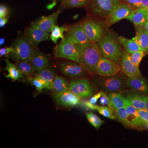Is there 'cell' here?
<instances>
[{
    "mask_svg": "<svg viewBox=\"0 0 148 148\" xmlns=\"http://www.w3.org/2000/svg\"><path fill=\"white\" fill-rule=\"evenodd\" d=\"M102 55L119 64L123 50L119 36L112 29L97 42Z\"/></svg>",
    "mask_w": 148,
    "mask_h": 148,
    "instance_id": "6da1fadb",
    "label": "cell"
},
{
    "mask_svg": "<svg viewBox=\"0 0 148 148\" xmlns=\"http://www.w3.org/2000/svg\"><path fill=\"white\" fill-rule=\"evenodd\" d=\"M81 63L83 64L92 76L96 74L97 66L103 56L97 42L76 45Z\"/></svg>",
    "mask_w": 148,
    "mask_h": 148,
    "instance_id": "7a4b0ae2",
    "label": "cell"
},
{
    "mask_svg": "<svg viewBox=\"0 0 148 148\" xmlns=\"http://www.w3.org/2000/svg\"><path fill=\"white\" fill-rule=\"evenodd\" d=\"M84 30L91 42H97L109 32L106 20L88 14L81 21Z\"/></svg>",
    "mask_w": 148,
    "mask_h": 148,
    "instance_id": "3957f363",
    "label": "cell"
},
{
    "mask_svg": "<svg viewBox=\"0 0 148 148\" xmlns=\"http://www.w3.org/2000/svg\"><path fill=\"white\" fill-rule=\"evenodd\" d=\"M121 3L120 0H89L86 9L88 14L106 20Z\"/></svg>",
    "mask_w": 148,
    "mask_h": 148,
    "instance_id": "277c9868",
    "label": "cell"
},
{
    "mask_svg": "<svg viewBox=\"0 0 148 148\" xmlns=\"http://www.w3.org/2000/svg\"><path fill=\"white\" fill-rule=\"evenodd\" d=\"M54 55L57 58H66L81 63L76 45L73 42L67 32L65 38L62 40L54 48Z\"/></svg>",
    "mask_w": 148,
    "mask_h": 148,
    "instance_id": "5b68a950",
    "label": "cell"
},
{
    "mask_svg": "<svg viewBox=\"0 0 148 148\" xmlns=\"http://www.w3.org/2000/svg\"><path fill=\"white\" fill-rule=\"evenodd\" d=\"M58 68L62 73L72 79H89L92 76L83 64L76 61H64L58 64Z\"/></svg>",
    "mask_w": 148,
    "mask_h": 148,
    "instance_id": "8992f818",
    "label": "cell"
},
{
    "mask_svg": "<svg viewBox=\"0 0 148 148\" xmlns=\"http://www.w3.org/2000/svg\"><path fill=\"white\" fill-rule=\"evenodd\" d=\"M11 47L13 51L10 54V57L17 61H31L35 47L29 43L25 37L18 38Z\"/></svg>",
    "mask_w": 148,
    "mask_h": 148,
    "instance_id": "52a82bcc",
    "label": "cell"
},
{
    "mask_svg": "<svg viewBox=\"0 0 148 148\" xmlns=\"http://www.w3.org/2000/svg\"><path fill=\"white\" fill-rule=\"evenodd\" d=\"M69 90L79 98H88L93 95V89L89 79H72Z\"/></svg>",
    "mask_w": 148,
    "mask_h": 148,
    "instance_id": "ba28073f",
    "label": "cell"
},
{
    "mask_svg": "<svg viewBox=\"0 0 148 148\" xmlns=\"http://www.w3.org/2000/svg\"><path fill=\"white\" fill-rule=\"evenodd\" d=\"M124 75L122 74L108 77L101 80V87L106 92H115L119 91L125 87L127 82Z\"/></svg>",
    "mask_w": 148,
    "mask_h": 148,
    "instance_id": "9c48e42d",
    "label": "cell"
},
{
    "mask_svg": "<svg viewBox=\"0 0 148 148\" xmlns=\"http://www.w3.org/2000/svg\"><path fill=\"white\" fill-rule=\"evenodd\" d=\"M120 71L119 64L103 56L97 66L96 74L103 77L113 76L118 74Z\"/></svg>",
    "mask_w": 148,
    "mask_h": 148,
    "instance_id": "30bf717a",
    "label": "cell"
},
{
    "mask_svg": "<svg viewBox=\"0 0 148 148\" xmlns=\"http://www.w3.org/2000/svg\"><path fill=\"white\" fill-rule=\"evenodd\" d=\"M56 105L58 107L66 108L78 105L79 98L70 90L51 95Z\"/></svg>",
    "mask_w": 148,
    "mask_h": 148,
    "instance_id": "8fae6325",
    "label": "cell"
},
{
    "mask_svg": "<svg viewBox=\"0 0 148 148\" xmlns=\"http://www.w3.org/2000/svg\"><path fill=\"white\" fill-rule=\"evenodd\" d=\"M119 64L121 71L127 77H134L142 75L139 67L132 63L130 54L125 49L123 50Z\"/></svg>",
    "mask_w": 148,
    "mask_h": 148,
    "instance_id": "7c38bea8",
    "label": "cell"
},
{
    "mask_svg": "<svg viewBox=\"0 0 148 148\" xmlns=\"http://www.w3.org/2000/svg\"><path fill=\"white\" fill-rule=\"evenodd\" d=\"M60 13L61 11L57 10L56 12L49 16H41L32 22L30 27L49 33L51 32Z\"/></svg>",
    "mask_w": 148,
    "mask_h": 148,
    "instance_id": "4fadbf2b",
    "label": "cell"
},
{
    "mask_svg": "<svg viewBox=\"0 0 148 148\" xmlns=\"http://www.w3.org/2000/svg\"><path fill=\"white\" fill-rule=\"evenodd\" d=\"M24 33L27 41L34 47H36L40 43L48 40L49 38L48 32L30 27L25 29Z\"/></svg>",
    "mask_w": 148,
    "mask_h": 148,
    "instance_id": "5bb4252c",
    "label": "cell"
},
{
    "mask_svg": "<svg viewBox=\"0 0 148 148\" xmlns=\"http://www.w3.org/2000/svg\"><path fill=\"white\" fill-rule=\"evenodd\" d=\"M68 28L66 32L75 44H83L90 42L80 22L71 25Z\"/></svg>",
    "mask_w": 148,
    "mask_h": 148,
    "instance_id": "9a60e30c",
    "label": "cell"
},
{
    "mask_svg": "<svg viewBox=\"0 0 148 148\" xmlns=\"http://www.w3.org/2000/svg\"><path fill=\"white\" fill-rule=\"evenodd\" d=\"M135 10L127 5L121 3L114 10L106 21L110 27L121 19L126 18Z\"/></svg>",
    "mask_w": 148,
    "mask_h": 148,
    "instance_id": "2e32d148",
    "label": "cell"
},
{
    "mask_svg": "<svg viewBox=\"0 0 148 148\" xmlns=\"http://www.w3.org/2000/svg\"><path fill=\"white\" fill-rule=\"evenodd\" d=\"M126 84L127 87L136 92L148 94V83L142 75L127 78Z\"/></svg>",
    "mask_w": 148,
    "mask_h": 148,
    "instance_id": "e0dca14e",
    "label": "cell"
},
{
    "mask_svg": "<svg viewBox=\"0 0 148 148\" xmlns=\"http://www.w3.org/2000/svg\"><path fill=\"white\" fill-rule=\"evenodd\" d=\"M125 106L127 114L126 124L127 126L137 128L145 127L146 124L141 119L138 110L130 105H126Z\"/></svg>",
    "mask_w": 148,
    "mask_h": 148,
    "instance_id": "ac0fdd59",
    "label": "cell"
},
{
    "mask_svg": "<svg viewBox=\"0 0 148 148\" xmlns=\"http://www.w3.org/2000/svg\"><path fill=\"white\" fill-rule=\"evenodd\" d=\"M30 62L36 72L49 66V57L48 54L42 53L35 48Z\"/></svg>",
    "mask_w": 148,
    "mask_h": 148,
    "instance_id": "d6986e66",
    "label": "cell"
},
{
    "mask_svg": "<svg viewBox=\"0 0 148 148\" xmlns=\"http://www.w3.org/2000/svg\"><path fill=\"white\" fill-rule=\"evenodd\" d=\"M126 99V105L132 106L137 110L145 109L148 99L146 94L140 92L130 93L125 98Z\"/></svg>",
    "mask_w": 148,
    "mask_h": 148,
    "instance_id": "ffe728a7",
    "label": "cell"
},
{
    "mask_svg": "<svg viewBox=\"0 0 148 148\" xmlns=\"http://www.w3.org/2000/svg\"><path fill=\"white\" fill-rule=\"evenodd\" d=\"M135 27L136 30L135 40L141 50L146 54H148V32L143 26L135 25Z\"/></svg>",
    "mask_w": 148,
    "mask_h": 148,
    "instance_id": "44dd1931",
    "label": "cell"
},
{
    "mask_svg": "<svg viewBox=\"0 0 148 148\" xmlns=\"http://www.w3.org/2000/svg\"><path fill=\"white\" fill-rule=\"evenodd\" d=\"M126 18L132 22L134 25L144 26L148 21V12L143 8L138 9Z\"/></svg>",
    "mask_w": 148,
    "mask_h": 148,
    "instance_id": "7402d4cb",
    "label": "cell"
},
{
    "mask_svg": "<svg viewBox=\"0 0 148 148\" xmlns=\"http://www.w3.org/2000/svg\"><path fill=\"white\" fill-rule=\"evenodd\" d=\"M69 82L64 77L56 75L50 90L52 94H56L69 90Z\"/></svg>",
    "mask_w": 148,
    "mask_h": 148,
    "instance_id": "603a6c76",
    "label": "cell"
},
{
    "mask_svg": "<svg viewBox=\"0 0 148 148\" xmlns=\"http://www.w3.org/2000/svg\"><path fill=\"white\" fill-rule=\"evenodd\" d=\"M36 73L35 76L39 77L47 83L49 85V89H50L53 80L57 75L54 70L49 66L44 69L37 71Z\"/></svg>",
    "mask_w": 148,
    "mask_h": 148,
    "instance_id": "cb8c5ba5",
    "label": "cell"
},
{
    "mask_svg": "<svg viewBox=\"0 0 148 148\" xmlns=\"http://www.w3.org/2000/svg\"><path fill=\"white\" fill-rule=\"evenodd\" d=\"M4 60L6 64L5 70L8 73V75H6V77L11 79L13 81L18 80L21 78L23 77V74L15 64L12 63L7 58Z\"/></svg>",
    "mask_w": 148,
    "mask_h": 148,
    "instance_id": "d4e9b609",
    "label": "cell"
},
{
    "mask_svg": "<svg viewBox=\"0 0 148 148\" xmlns=\"http://www.w3.org/2000/svg\"><path fill=\"white\" fill-rule=\"evenodd\" d=\"M110 101V107L118 109L126 106V99L119 92H111L108 95Z\"/></svg>",
    "mask_w": 148,
    "mask_h": 148,
    "instance_id": "484cf974",
    "label": "cell"
},
{
    "mask_svg": "<svg viewBox=\"0 0 148 148\" xmlns=\"http://www.w3.org/2000/svg\"><path fill=\"white\" fill-rule=\"evenodd\" d=\"M119 40L123 47L130 54L135 51L141 50L135 40V37L131 39H129L123 36H119Z\"/></svg>",
    "mask_w": 148,
    "mask_h": 148,
    "instance_id": "4316f807",
    "label": "cell"
},
{
    "mask_svg": "<svg viewBox=\"0 0 148 148\" xmlns=\"http://www.w3.org/2000/svg\"><path fill=\"white\" fill-rule=\"evenodd\" d=\"M89 0H61V5L66 9L73 8H87Z\"/></svg>",
    "mask_w": 148,
    "mask_h": 148,
    "instance_id": "83f0119b",
    "label": "cell"
},
{
    "mask_svg": "<svg viewBox=\"0 0 148 148\" xmlns=\"http://www.w3.org/2000/svg\"><path fill=\"white\" fill-rule=\"evenodd\" d=\"M15 64L22 74L27 77L35 76L36 72L30 61H17Z\"/></svg>",
    "mask_w": 148,
    "mask_h": 148,
    "instance_id": "f1b7e54d",
    "label": "cell"
},
{
    "mask_svg": "<svg viewBox=\"0 0 148 148\" xmlns=\"http://www.w3.org/2000/svg\"><path fill=\"white\" fill-rule=\"evenodd\" d=\"M68 30V27H60L54 25L51 32V39L55 44H57V40L58 39L61 38L63 40L65 38V36H64V32H67Z\"/></svg>",
    "mask_w": 148,
    "mask_h": 148,
    "instance_id": "f546056e",
    "label": "cell"
},
{
    "mask_svg": "<svg viewBox=\"0 0 148 148\" xmlns=\"http://www.w3.org/2000/svg\"><path fill=\"white\" fill-rule=\"evenodd\" d=\"M28 80L32 85L36 87V89L38 92H41L42 89L44 88L47 89L49 88V85L47 83L36 76L28 77Z\"/></svg>",
    "mask_w": 148,
    "mask_h": 148,
    "instance_id": "4dcf8cb0",
    "label": "cell"
},
{
    "mask_svg": "<svg viewBox=\"0 0 148 148\" xmlns=\"http://www.w3.org/2000/svg\"><path fill=\"white\" fill-rule=\"evenodd\" d=\"M86 117L88 121L90 122L93 127L98 130L101 125L104 123L103 121L95 114L92 112H88L86 113Z\"/></svg>",
    "mask_w": 148,
    "mask_h": 148,
    "instance_id": "1f68e13d",
    "label": "cell"
},
{
    "mask_svg": "<svg viewBox=\"0 0 148 148\" xmlns=\"http://www.w3.org/2000/svg\"><path fill=\"white\" fill-rule=\"evenodd\" d=\"M115 116L118 121L123 124H126L127 121V114L126 106L120 108L114 109V111Z\"/></svg>",
    "mask_w": 148,
    "mask_h": 148,
    "instance_id": "d6a6232c",
    "label": "cell"
},
{
    "mask_svg": "<svg viewBox=\"0 0 148 148\" xmlns=\"http://www.w3.org/2000/svg\"><path fill=\"white\" fill-rule=\"evenodd\" d=\"M99 114L103 115L106 117L108 118L111 119H115L114 111V109L111 107L106 106H99L97 109Z\"/></svg>",
    "mask_w": 148,
    "mask_h": 148,
    "instance_id": "836d02e7",
    "label": "cell"
},
{
    "mask_svg": "<svg viewBox=\"0 0 148 148\" xmlns=\"http://www.w3.org/2000/svg\"><path fill=\"white\" fill-rule=\"evenodd\" d=\"M145 54V52L142 50L135 51L131 54V61L134 65L139 67L140 62Z\"/></svg>",
    "mask_w": 148,
    "mask_h": 148,
    "instance_id": "e575fe53",
    "label": "cell"
},
{
    "mask_svg": "<svg viewBox=\"0 0 148 148\" xmlns=\"http://www.w3.org/2000/svg\"><path fill=\"white\" fill-rule=\"evenodd\" d=\"M121 2L125 4L134 10L143 8L142 0H120Z\"/></svg>",
    "mask_w": 148,
    "mask_h": 148,
    "instance_id": "d590c367",
    "label": "cell"
},
{
    "mask_svg": "<svg viewBox=\"0 0 148 148\" xmlns=\"http://www.w3.org/2000/svg\"><path fill=\"white\" fill-rule=\"evenodd\" d=\"M138 111L141 119L145 123L148 122V111L146 108L140 109Z\"/></svg>",
    "mask_w": 148,
    "mask_h": 148,
    "instance_id": "8d00e7d4",
    "label": "cell"
},
{
    "mask_svg": "<svg viewBox=\"0 0 148 148\" xmlns=\"http://www.w3.org/2000/svg\"><path fill=\"white\" fill-rule=\"evenodd\" d=\"M8 9L6 6L1 5L0 6V18H8Z\"/></svg>",
    "mask_w": 148,
    "mask_h": 148,
    "instance_id": "74e56055",
    "label": "cell"
},
{
    "mask_svg": "<svg viewBox=\"0 0 148 148\" xmlns=\"http://www.w3.org/2000/svg\"><path fill=\"white\" fill-rule=\"evenodd\" d=\"M13 51V49L12 47H5L1 48L0 49V56H5L7 58L8 56Z\"/></svg>",
    "mask_w": 148,
    "mask_h": 148,
    "instance_id": "f35d334b",
    "label": "cell"
},
{
    "mask_svg": "<svg viewBox=\"0 0 148 148\" xmlns=\"http://www.w3.org/2000/svg\"><path fill=\"white\" fill-rule=\"evenodd\" d=\"M100 103L103 106H108L110 107V101L108 96L106 93L101 96L100 99Z\"/></svg>",
    "mask_w": 148,
    "mask_h": 148,
    "instance_id": "ab89813d",
    "label": "cell"
},
{
    "mask_svg": "<svg viewBox=\"0 0 148 148\" xmlns=\"http://www.w3.org/2000/svg\"><path fill=\"white\" fill-rule=\"evenodd\" d=\"M105 93H106V92H103V91H100V92H98L97 94H95L94 96L91 97L90 98L89 102L90 103H92V104L95 105L97 103V101H98V99L101 98V96L104 95V94H105Z\"/></svg>",
    "mask_w": 148,
    "mask_h": 148,
    "instance_id": "60d3db41",
    "label": "cell"
},
{
    "mask_svg": "<svg viewBox=\"0 0 148 148\" xmlns=\"http://www.w3.org/2000/svg\"><path fill=\"white\" fill-rule=\"evenodd\" d=\"M84 104L85 106H86L87 108H88L91 109V110H97L98 107V106H96V105L90 103L89 101H86V102H84Z\"/></svg>",
    "mask_w": 148,
    "mask_h": 148,
    "instance_id": "b9f144b4",
    "label": "cell"
},
{
    "mask_svg": "<svg viewBox=\"0 0 148 148\" xmlns=\"http://www.w3.org/2000/svg\"><path fill=\"white\" fill-rule=\"evenodd\" d=\"M8 21V18H0V27L3 28Z\"/></svg>",
    "mask_w": 148,
    "mask_h": 148,
    "instance_id": "7bdbcfd3",
    "label": "cell"
},
{
    "mask_svg": "<svg viewBox=\"0 0 148 148\" xmlns=\"http://www.w3.org/2000/svg\"><path fill=\"white\" fill-rule=\"evenodd\" d=\"M142 6L148 12V0H142Z\"/></svg>",
    "mask_w": 148,
    "mask_h": 148,
    "instance_id": "ee69618b",
    "label": "cell"
},
{
    "mask_svg": "<svg viewBox=\"0 0 148 148\" xmlns=\"http://www.w3.org/2000/svg\"><path fill=\"white\" fill-rule=\"evenodd\" d=\"M51 1H52V3L47 6V8L48 9L53 8L56 5V3L58 0H51Z\"/></svg>",
    "mask_w": 148,
    "mask_h": 148,
    "instance_id": "f6af8a7d",
    "label": "cell"
},
{
    "mask_svg": "<svg viewBox=\"0 0 148 148\" xmlns=\"http://www.w3.org/2000/svg\"><path fill=\"white\" fill-rule=\"evenodd\" d=\"M5 42L4 38H1L0 39V45H3L4 44Z\"/></svg>",
    "mask_w": 148,
    "mask_h": 148,
    "instance_id": "bcb514c9",
    "label": "cell"
},
{
    "mask_svg": "<svg viewBox=\"0 0 148 148\" xmlns=\"http://www.w3.org/2000/svg\"><path fill=\"white\" fill-rule=\"evenodd\" d=\"M143 27H144V28H145L148 32V21H147V22L145 23V25H144Z\"/></svg>",
    "mask_w": 148,
    "mask_h": 148,
    "instance_id": "7dc6e473",
    "label": "cell"
},
{
    "mask_svg": "<svg viewBox=\"0 0 148 148\" xmlns=\"http://www.w3.org/2000/svg\"><path fill=\"white\" fill-rule=\"evenodd\" d=\"M145 108L147 109L148 111V99L147 101V103H146Z\"/></svg>",
    "mask_w": 148,
    "mask_h": 148,
    "instance_id": "c3c4849f",
    "label": "cell"
},
{
    "mask_svg": "<svg viewBox=\"0 0 148 148\" xmlns=\"http://www.w3.org/2000/svg\"><path fill=\"white\" fill-rule=\"evenodd\" d=\"M146 127H147V129L148 130V122L146 123Z\"/></svg>",
    "mask_w": 148,
    "mask_h": 148,
    "instance_id": "681fc988",
    "label": "cell"
}]
</instances>
